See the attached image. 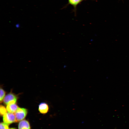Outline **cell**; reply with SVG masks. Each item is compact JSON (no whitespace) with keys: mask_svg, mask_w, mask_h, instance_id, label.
I'll list each match as a JSON object with an SVG mask.
<instances>
[{"mask_svg":"<svg viewBox=\"0 0 129 129\" xmlns=\"http://www.w3.org/2000/svg\"><path fill=\"white\" fill-rule=\"evenodd\" d=\"M9 129H16L15 128H10Z\"/></svg>","mask_w":129,"mask_h":129,"instance_id":"obj_11","label":"cell"},{"mask_svg":"<svg viewBox=\"0 0 129 129\" xmlns=\"http://www.w3.org/2000/svg\"><path fill=\"white\" fill-rule=\"evenodd\" d=\"M49 110V106L46 103L42 102L40 103L38 106V111L42 114H45L47 113Z\"/></svg>","mask_w":129,"mask_h":129,"instance_id":"obj_4","label":"cell"},{"mask_svg":"<svg viewBox=\"0 0 129 129\" xmlns=\"http://www.w3.org/2000/svg\"><path fill=\"white\" fill-rule=\"evenodd\" d=\"M7 110L5 107L2 105L0 106V116L4 115L7 113Z\"/></svg>","mask_w":129,"mask_h":129,"instance_id":"obj_9","label":"cell"},{"mask_svg":"<svg viewBox=\"0 0 129 129\" xmlns=\"http://www.w3.org/2000/svg\"><path fill=\"white\" fill-rule=\"evenodd\" d=\"M18 129H31L29 122L26 120L20 121L18 124Z\"/></svg>","mask_w":129,"mask_h":129,"instance_id":"obj_6","label":"cell"},{"mask_svg":"<svg viewBox=\"0 0 129 129\" xmlns=\"http://www.w3.org/2000/svg\"><path fill=\"white\" fill-rule=\"evenodd\" d=\"M3 120L8 124L17 122L15 115L10 113H7L3 116Z\"/></svg>","mask_w":129,"mask_h":129,"instance_id":"obj_2","label":"cell"},{"mask_svg":"<svg viewBox=\"0 0 129 129\" xmlns=\"http://www.w3.org/2000/svg\"><path fill=\"white\" fill-rule=\"evenodd\" d=\"M18 108L16 104H15L12 105H7L6 108L7 111L10 113H15Z\"/></svg>","mask_w":129,"mask_h":129,"instance_id":"obj_7","label":"cell"},{"mask_svg":"<svg viewBox=\"0 0 129 129\" xmlns=\"http://www.w3.org/2000/svg\"><path fill=\"white\" fill-rule=\"evenodd\" d=\"M18 96L11 92L7 94L3 100L4 104L7 105L9 102L14 100H17Z\"/></svg>","mask_w":129,"mask_h":129,"instance_id":"obj_3","label":"cell"},{"mask_svg":"<svg viewBox=\"0 0 129 129\" xmlns=\"http://www.w3.org/2000/svg\"><path fill=\"white\" fill-rule=\"evenodd\" d=\"M27 113L28 110L27 109L18 107L15 113L17 121H20L23 120L26 117Z\"/></svg>","mask_w":129,"mask_h":129,"instance_id":"obj_1","label":"cell"},{"mask_svg":"<svg viewBox=\"0 0 129 129\" xmlns=\"http://www.w3.org/2000/svg\"><path fill=\"white\" fill-rule=\"evenodd\" d=\"M0 129H9L8 124L5 122H1L0 124Z\"/></svg>","mask_w":129,"mask_h":129,"instance_id":"obj_10","label":"cell"},{"mask_svg":"<svg viewBox=\"0 0 129 129\" xmlns=\"http://www.w3.org/2000/svg\"><path fill=\"white\" fill-rule=\"evenodd\" d=\"M85 0H68V3L66 6V7L69 5L73 6L74 8L73 11L75 12V15H76L77 5L83 1Z\"/></svg>","mask_w":129,"mask_h":129,"instance_id":"obj_5","label":"cell"},{"mask_svg":"<svg viewBox=\"0 0 129 129\" xmlns=\"http://www.w3.org/2000/svg\"><path fill=\"white\" fill-rule=\"evenodd\" d=\"M0 103H1L3 101L4 98L5 97L6 92L1 88H0Z\"/></svg>","mask_w":129,"mask_h":129,"instance_id":"obj_8","label":"cell"}]
</instances>
